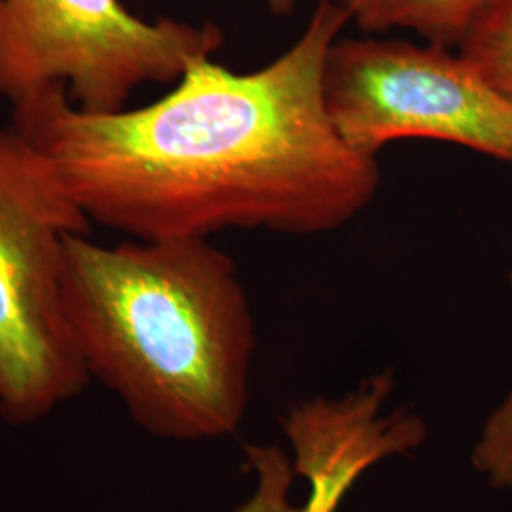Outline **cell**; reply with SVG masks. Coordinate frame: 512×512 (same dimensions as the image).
I'll return each mask as SVG.
<instances>
[{"label": "cell", "instance_id": "5", "mask_svg": "<svg viewBox=\"0 0 512 512\" xmlns=\"http://www.w3.org/2000/svg\"><path fill=\"white\" fill-rule=\"evenodd\" d=\"M340 137L378 158L393 141L431 139L512 164V101L463 55L395 38H338L323 76Z\"/></svg>", "mask_w": 512, "mask_h": 512}, {"label": "cell", "instance_id": "8", "mask_svg": "<svg viewBox=\"0 0 512 512\" xmlns=\"http://www.w3.org/2000/svg\"><path fill=\"white\" fill-rule=\"evenodd\" d=\"M458 52L512 101V0H486L461 38Z\"/></svg>", "mask_w": 512, "mask_h": 512}, {"label": "cell", "instance_id": "6", "mask_svg": "<svg viewBox=\"0 0 512 512\" xmlns=\"http://www.w3.org/2000/svg\"><path fill=\"white\" fill-rule=\"evenodd\" d=\"M393 387V374L380 372L344 397H315L287 408L281 427L294 473L310 488L300 512H336L368 469L423 446L427 425L418 414L408 408L385 412Z\"/></svg>", "mask_w": 512, "mask_h": 512}, {"label": "cell", "instance_id": "10", "mask_svg": "<svg viewBox=\"0 0 512 512\" xmlns=\"http://www.w3.org/2000/svg\"><path fill=\"white\" fill-rule=\"evenodd\" d=\"M471 463L490 488L512 494V391L484 421Z\"/></svg>", "mask_w": 512, "mask_h": 512}, {"label": "cell", "instance_id": "3", "mask_svg": "<svg viewBox=\"0 0 512 512\" xmlns=\"http://www.w3.org/2000/svg\"><path fill=\"white\" fill-rule=\"evenodd\" d=\"M92 220L52 162L16 128L0 129V418L31 425L90 376L63 304L65 243Z\"/></svg>", "mask_w": 512, "mask_h": 512}, {"label": "cell", "instance_id": "4", "mask_svg": "<svg viewBox=\"0 0 512 512\" xmlns=\"http://www.w3.org/2000/svg\"><path fill=\"white\" fill-rule=\"evenodd\" d=\"M215 23L135 16L122 0H0V95L12 105L63 90L76 109H126L147 84H175L215 57Z\"/></svg>", "mask_w": 512, "mask_h": 512}, {"label": "cell", "instance_id": "2", "mask_svg": "<svg viewBox=\"0 0 512 512\" xmlns=\"http://www.w3.org/2000/svg\"><path fill=\"white\" fill-rule=\"evenodd\" d=\"M63 304L90 380L148 435L232 437L251 399L255 317L236 262L209 239L65 243Z\"/></svg>", "mask_w": 512, "mask_h": 512}, {"label": "cell", "instance_id": "7", "mask_svg": "<svg viewBox=\"0 0 512 512\" xmlns=\"http://www.w3.org/2000/svg\"><path fill=\"white\" fill-rule=\"evenodd\" d=\"M363 33L412 31L429 44L458 48L486 0H342Z\"/></svg>", "mask_w": 512, "mask_h": 512}, {"label": "cell", "instance_id": "9", "mask_svg": "<svg viewBox=\"0 0 512 512\" xmlns=\"http://www.w3.org/2000/svg\"><path fill=\"white\" fill-rule=\"evenodd\" d=\"M247 465L255 475L253 494L236 512H300L293 503V459L277 444H247Z\"/></svg>", "mask_w": 512, "mask_h": 512}, {"label": "cell", "instance_id": "11", "mask_svg": "<svg viewBox=\"0 0 512 512\" xmlns=\"http://www.w3.org/2000/svg\"><path fill=\"white\" fill-rule=\"evenodd\" d=\"M262 2L275 16H289L293 14L300 0H262Z\"/></svg>", "mask_w": 512, "mask_h": 512}, {"label": "cell", "instance_id": "1", "mask_svg": "<svg viewBox=\"0 0 512 512\" xmlns=\"http://www.w3.org/2000/svg\"><path fill=\"white\" fill-rule=\"evenodd\" d=\"M348 23L342 0H319L293 46L256 71L200 59L158 101L112 112L48 90L12 107V128L88 219L131 239L327 234L359 217L382 181L378 158L349 147L325 105L327 57Z\"/></svg>", "mask_w": 512, "mask_h": 512}]
</instances>
